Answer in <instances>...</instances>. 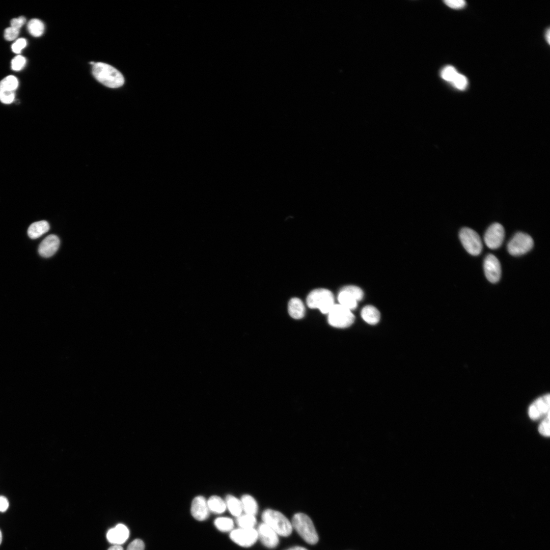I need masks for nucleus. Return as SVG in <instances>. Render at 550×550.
I'll return each mask as SVG.
<instances>
[{
    "label": "nucleus",
    "instance_id": "f257e3e1",
    "mask_svg": "<svg viewBox=\"0 0 550 550\" xmlns=\"http://www.w3.org/2000/svg\"><path fill=\"white\" fill-rule=\"evenodd\" d=\"M92 73L100 82L111 88H117L124 83L122 73L117 69L106 63L97 62L93 65Z\"/></svg>",
    "mask_w": 550,
    "mask_h": 550
},
{
    "label": "nucleus",
    "instance_id": "f03ea898",
    "mask_svg": "<svg viewBox=\"0 0 550 550\" xmlns=\"http://www.w3.org/2000/svg\"><path fill=\"white\" fill-rule=\"evenodd\" d=\"M294 529L303 540L311 545L318 541V536L311 519L303 513L295 514L291 521Z\"/></svg>",
    "mask_w": 550,
    "mask_h": 550
},
{
    "label": "nucleus",
    "instance_id": "7ed1b4c3",
    "mask_svg": "<svg viewBox=\"0 0 550 550\" xmlns=\"http://www.w3.org/2000/svg\"><path fill=\"white\" fill-rule=\"evenodd\" d=\"M261 517L263 522L278 535L288 537L291 535L293 530L291 522L280 512L267 509L263 512Z\"/></svg>",
    "mask_w": 550,
    "mask_h": 550
},
{
    "label": "nucleus",
    "instance_id": "20e7f679",
    "mask_svg": "<svg viewBox=\"0 0 550 550\" xmlns=\"http://www.w3.org/2000/svg\"><path fill=\"white\" fill-rule=\"evenodd\" d=\"M307 304L311 309H318L321 313L328 314L335 304L334 296L328 289H316L308 294Z\"/></svg>",
    "mask_w": 550,
    "mask_h": 550
},
{
    "label": "nucleus",
    "instance_id": "39448f33",
    "mask_svg": "<svg viewBox=\"0 0 550 550\" xmlns=\"http://www.w3.org/2000/svg\"><path fill=\"white\" fill-rule=\"evenodd\" d=\"M327 320L332 326L343 328L353 323L354 316L351 310L340 304H335L328 313Z\"/></svg>",
    "mask_w": 550,
    "mask_h": 550
},
{
    "label": "nucleus",
    "instance_id": "423d86ee",
    "mask_svg": "<svg viewBox=\"0 0 550 550\" xmlns=\"http://www.w3.org/2000/svg\"><path fill=\"white\" fill-rule=\"evenodd\" d=\"M534 241L529 234L516 233L507 244V251L512 256H519L526 254L533 247Z\"/></svg>",
    "mask_w": 550,
    "mask_h": 550
},
{
    "label": "nucleus",
    "instance_id": "0eeeda50",
    "mask_svg": "<svg viewBox=\"0 0 550 550\" xmlns=\"http://www.w3.org/2000/svg\"><path fill=\"white\" fill-rule=\"evenodd\" d=\"M460 240L465 250L473 256H478L482 250V242L479 234L474 230L463 227L459 233Z\"/></svg>",
    "mask_w": 550,
    "mask_h": 550
},
{
    "label": "nucleus",
    "instance_id": "6e6552de",
    "mask_svg": "<svg viewBox=\"0 0 550 550\" xmlns=\"http://www.w3.org/2000/svg\"><path fill=\"white\" fill-rule=\"evenodd\" d=\"M231 539L239 546L250 547L255 543L258 539L257 530L254 528H241L234 529L230 532Z\"/></svg>",
    "mask_w": 550,
    "mask_h": 550
},
{
    "label": "nucleus",
    "instance_id": "1a4fd4ad",
    "mask_svg": "<svg viewBox=\"0 0 550 550\" xmlns=\"http://www.w3.org/2000/svg\"><path fill=\"white\" fill-rule=\"evenodd\" d=\"M504 237V227L501 224L494 223L486 230L484 236V241L488 248L494 250L501 246Z\"/></svg>",
    "mask_w": 550,
    "mask_h": 550
},
{
    "label": "nucleus",
    "instance_id": "9d476101",
    "mask_svg": "<svg viewBox=\"0 0 550 550\" xmlns=\"http://www.w3.org/2000/svg\"><path fill=\"white\" fill-rule=\"evenodd\" d=\"M549 394H546L535 399L529 406L528 413L532 420H537L549 414Z\"/></svg>",
    "mask_w": 550,
    "mask_h": 550
},
{
    "label": "nucleus",
    "instance_id": "9b49d317",
    "mask_svg": "<svg viewBox=\"0 0 550 550\" xmlns=\"http://www.w3.org/2000/svg\"><path fill=\"white\" fill-rule=\"evenodd\" d=\"M18 81L13 75H9L0 81V101L6 104L11 103L14 100L15 91Z\"/></svg>",
    "mask_w": 550,
    "mask_h": 550
},
{
    "label": "nucleus",
    "instance_id": "f8f14e48",
    "mask_svg": "<svg viewBox=\"0 0 550 550\" xmlns=\"http://www.w3.org/2000/svg\"><path fill=\"white\" fill-rule=\"evenodd\" d=\"M484 270L486 278L491 283L499 281L501 277V266L498 258L491 254H488L484 260Z\"/></svg>",
    "mask_w": 550,
    "mask_h": 550
},
{
    "label": "nucleus",
    "instance_id": "ddd939ff",
    "mask_svg": "<svg viewBox=\"0 0 550 550\" xmlns=\"http://www.w3.org/2000/svg\"><path fill=\"white\" fill-rule=\"evenodd\" d=\"M258 539L262 544L269 548L277 547L279 543V535L266 524H260L257 530Z\"/></svg>",
    "mask_w": 550,
    "mask_h": 550
},
{
    "label": "nucleus",
    "instance_id": "4468645a",
    "mask_svg": "<svg viewBox=\"0 0 550 550\" xmlns=\"http://www.w3.org/2000/svg\"><path fill=\"white\" fill-rule=\"evenodd\" d=\"M210 510L207 501L202 496H197L193 500L191 506L192 516L197 520H206L209 515Z\"/></svg>",
    "mask_w": 550,
    "mask_h": 550
},
{
    "label": "nucleus",
    "instance_id": "2eb2a0df",
    "mask_svg": "<svg viewBox=\"0 0 550 550\" xmlns=\"http://www.w3.org/2000/svg\"><path fill=\"white\" fill-rule=\"evenodd\" d=\"M60 243V239L57 236L49 235L40 243L38 248L39 254L43 257H50L58 251Z\"/></svg>",
    "mask_w": 550,
    "mask_h": 550
},
{
    "label": "nucleus",
    "instance_id": "dca6fc26",
    "mask_svg": "<svg viewBox=\"0 0 550 550\" xmlns=\"http://www.w3.org/2000/svg\"><path fill=\"white\" fill-rule=\"evenodd\" d=\"M129 532L125 525L120 524L109 529L106 534L108 541L114 545H120L128 539Z\"/></svg>",
    "mask_w": 550,
    "mask_h": 550
},
{
    "label": "nucleus",
    "instance_id": "f3484780",
    "mask_svg": "<svg viewBox=\"0 0 550 550\" xmlns=\"http://www.w3.org/2000/svg\"><path fill=\"white\" fill-rule=\"evenodd\" d=\"M288 310L289 315L294 319H301L305 316V307L302 301L298 298H291L288 303Z\"/></svg>",
    "mask_w": 550,
    "mask_h": 550
},
{
    "label": "nucleus",
    "instance_id": "a211bd4d",
    "mask_svg": "<svg viewBox=\"0 0 550 550\" xmlns=\"http://www.w3.org/2000/svg\"><path fill=\"white\" fill-rule=\"evenodd\" d=\"M361 314L363 319L371 325L377 324L380 318L379 311L376 307L372 305H367L364 307L362 309Z\"/></svg>",
    "mask_w": 550,
    "mask_h": 550
},
{
    "label": "nucleus",
    "instance_id": "6ab92c4d",
    "mask_svg": "<svg viewBox=\"0 0 550 550\" xmlns=\"http://www.w3.org/2000/svg\"><path fill=\"white\" fill-rule=\"evenodd\" d=\"M49 230V225L46 221H41L32 224L28 228V234L32 239H36Z\"/></svg>",
    "mask_w": 550,
    "mask_h": 550
},
{
    "label": "nucleus",
    "instance_id": "aec40b11",
    "mask_svg": "<svg viewBox=\"0 0 550 550\" xmlns=\"http://www.w3.org/2000/svg\"><path fill=\"white\" fill-rule=\"evenodd\" d=\"M338 299L339 304L351 311L355 309L358 305V301L355 297L349 292L342 289L339 293Z\"/></svg>",
    "mask_w": 550,
    "mask_h": 550
},
{
    "label": "nucleus",
    "instance_id": "412c9836",
    "mask_svg": "<svg viewBox=\"0 0 550 550\" xmlns=\"http://www.w3.org/2000/svg\"><path fill=\"white\" fill-rule=\"evenodd\" d=\"M242 509L245 513L255 516L258 512V506L255 499L249 494H244L241 498Z\"/></svg>",
    "mask_w": 550,
    "mask_h": 550
},
{
    "label": "nucleus",
    "instance_id": "4be33fe9",
    "mask_svg": "<svg viewBox=\"0 0 550 550\" xmlns=\"http://www.w3.org/2000/svg\"><path fill=\"white\" fill-rule=\"evenodd\" d=\"M225 502L227 508L232 515L237 517L242 514L243 509L240 500L232 495H228Z\"/></svg>",
    "mask_w": 550,
    "mask_h": 550
},
{
    "label": "nucleus",
    "instance_id": "5701e85b",
    "mask_svg": "<svg viewBox=\"0 0 550 550\" xmlns=\"http://www.w3.org/2000/svg\"><path fill=\"white\" fill-rule=\"evenodd\" d=\"M207 504L210 511L214 513H222L227 509L226 502L221 497L217 496H213L210 497L207 501Z\"/></svg>",
    "mask_w": 550,
    "mask_h": 550
},
{
    "label": "nucleus",
    "instance_id": "b1692460",
    "mask_svg": "<svg viewBox=\"0 0 550 550\" xmlns=\"http://www.w3.org/2000/svg\"><path fill=\"white\" fill-rule=\"evenodd\" d=\"M28 30L29 33L34 37L41 36L44 31V24L38 19H31L28 23Z\"/></svg>",
    "mask_w": 550,
    "mask_h": 550
},
{
    "label": "nucleus",
    "instance_id": "393cba45",
    "mask_svg": "<svg viewBox=\"0 0 550 550\" xmlns=\"http://www.w3.org/2000/svg\"><path fill=\"white\" fill-rule=\"evenodd\" d=\"M236 522L240 528H254L257 523L255 516L244 514L237 517Z\"/></svg>",
    "mask_w": 550,
    "mask_h": 550
},
{
    "label": "nucleus",
    "instance_id": "a878e982",
    "mask_svg": "<svg viewBox=\"0 0 550 550\" xmlns=\"http://www.w3.org/2000/svg\"><path fill=\"white\" fill-rule=\"evenodd\" d=\"M214 523L215 527L223 532H231L234 527L233 520L228 517H218L214 520Z\"/></svg>",
    "mask_w": 550,
    "mask_h": 550
},
{
    "label": "nucleus",
    "instance_id": "bb28decb",
    "mask_svg": "<svg viewBox=\"0 0 550 550\" xmlns=\"http://www.w3.org/2000/svg\"><path fill=\"white\" fill-rule=\"evenodd\" d=\"M458 73V72L453 66L449 65L442 69L441 76L444 80L452 83Z\"/></svg>",
    "mask_w": 550,
    "mask_h": 550
},
{
    "label": "nucleus",
    "instance_id": "cd10ccee",
    "mask_svg": "<svg viewBox=\"0 0 550 550\" xmlns=\"http://www.w3.org/2000/svg\"><path fill=\"white\" fill-rule=\"evenodd\" d=\"M549 414L544 417L538 426V432L542 436L548 437L549 431Z\"/></svg>",
    "mask_w": 550,
    "mask_h": 550
},
{
    "label": "nucleus",
    "instance_id": "c85d7f7f",
    "mask_svg": "<svg viewBox=\"0 0 550 550\" xmlns=\"http://www.w3.org/2000/svg\"><path fill=\"white\" fill-rule=\"evenodd\" d=\"M342 289L351 293L358 301L361 300L363 298V291L358 286L355 285H348L343 287Z\"/></svg>",
    "mask_w": 550,
    "mask_h": 550
},
{
    "label": "nucleus",
    "instance_id": "c756f323",
    "mask_svg": "<svg viewBox=\"0 0 550 550\" xmlns=\"http://www.w3.org/2000/svg\"><path fill=\"white\" fill-rule=\"evenodd\" d=\"M452 84L456 88L460 90H463L466 88L468 81L464 75L458 73Z\"/></svg>",
    "mask_w": 550,
    "mask_h": 550
},
{
    "label": "nucleus",
    "instance_id": "7c9ffc66",
    "mask_svg": "<svg viewBox=\"0 0 550 550\" xmlns=\"http://www.w3.org/2000/svg\"><path fill=\"white\" fill-rule=\"evenodd\" d=\"M26 63L25 58L20 55L14 57L11 61V68L14 71H19L24 66Z\"/></svg>",
    "mask_w": 550,
    "mask_h": 550
},
{
    "label": "nucleus",
    "instance_id": "2f4dec72",
    "mask_svg": "<svg viewBox=\"0 0 550 550\" xmlns=\"http://www.w3.org/2000/svg\"><path fill=\"white\" fill-rule=\"evenodd\" d=\"M19 29L13 27L6 28L4 32V37L8 41H12L16 38L19 33Z\"/></svg>",
    "mask_w": 550,
    "mask_h": 550
},
{
    "label": "nucleus",
    "instance_id": "473e14b6",
    "mask_svg": "<svg viewBox=\"0 0 550 550\" xmlns=\"http://www.w3.org/2000/svg\"><path fill=\"white\" fill-rule=\"evenodd\" d=\"M26 45V40L24 38H19L12 44V50L14 53H19Z\"/></svg>",
    "mask_w": 550,
    "mask_h": 550
},
{
    "label": "nucleus",
    "instance_id": "72a5a7b5",
    "mask_svg": "<svg viewBox=\"0 0 550 550\" xmlns=\"http://www.w3.org/2000/svg\"><path fill=\"white\" fill-rule=\"evenodd\" d=\"M444 2L448 7L456 9H461L466 5L465 1L463 0H446Z\"/></svg>",
    "mask_w": 550,
    "mask_h": 550
},
{
    "label": "nucleus",
    "instance_id": "f704fd0d",
    "mask_svg": "<svg viewBox=\"0 0 550 550\" xmlns=\"http://www.w3.org/2000/svg\"><path fill=\"white\" fill-rule=\"evenodd\" d=\"M144 542L140 539H136L128 545L126 550H144Z\"/></svg>",
    "mask_w": 550,
    "mask_h": 550
},
{
    "label": "nucleus",
    "instance_id": "c9c22d12",
    "mask_svg": "<svg viewBox=\"0 0 550 550\" xmlns=\"http://www.w3.org/2000/svg\"><path fill=\"white\" fill-rule=\"evenodd\" d=\"M26 19L23 16L13 18L11 20V26L19 29L25 23Z\"/></svg>",
    "mask_w": 550,
    "mask_h": 550
},
{
    "label": "nucleus",
    "instance_id": "e433bc0d",
    "mask_svg": "<svg viewBox=\"0 0 550 550\" xmlns=\"http://www.w3.org/2000/svg\"><path fill=\"white\" fill-rule=\"evenodd\" d=\"M9 507V502L4 496H0V512H5Z\"/></svg>",
    "mask_w": 550,
    "mask_h": 550
},
{
    "label": "nucleus",
    "instance_id": "4c0bfd02",
    "mask_svg": "<svg viewBox=\"0 0 550 550\" xmlns=\"http://www.w3.org/2000/svg\"><path fill=\"white\" fill-rule=\"evenodd\" d=\"M107 550H123V548L120 545H114Z\"/></svg>",
    "mask_w": 550,
    "mask_h": 550
},
{
    "label": "nucleus",
    "instance_id": "58836bf2",
    "mask_svg": "<svg viewBox=\"0 0 550 550\" xmlns=\"http://www.w3.org/2000/svg\"><path fill=\"white\" fill-rule=\"evenodd\" d=\"M286 550H308V549L307 548L304 547L296 546H294V547H290V548H288V549H287Z\"/></svg>",
    "mask_w": 550,
    "mask_h": 550
},
{
    "label": "nucleus",
    "instance_id": "ea45409f",
    "mask_svg": "<svg viewBox=\"0 0 550 550\" xmlns=\"http://www.w3.org/2000/svg\"><path fill=\"white\" fill-rule=\"evenodd\" d=\"M545 37H546V39L547 40V42H548V44H549L550 32H549V29L547 30V32L546 33Z\"/></svg>",
    "mask_w": 550,
    "mask_h": 550
},
{
    "label": "nucleus",
    "instance_id": "a19ab883",
    "mask_svg": "<svg viewBox=\"0 0 550 550\" xmlns=\"http://www.w3.org/2000/svg\"><path fill=\"white\" fill-rule=\"evenodd\" d=\"M2 534L1 531L0 530V545H1V543H2Z\"/></svg>",
    "mask_w": 550,
    "mask_h": 550
}]
</instances>
